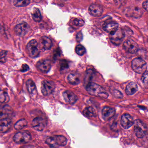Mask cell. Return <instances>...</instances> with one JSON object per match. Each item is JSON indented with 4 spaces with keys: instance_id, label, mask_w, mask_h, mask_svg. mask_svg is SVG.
<instances>
[{
    "instance_id": "cell-6",
    "label": "cell",
    "mask_w": 148,
    "mask_h": 148,
    "mask_svg": "<svg viewBox=\"0 0 148 148\" xmlns=\"http://www.w3.org/2000/svg\"><path fill=\"white\" fill-rule=\"evenodd\" d=\"M125 36L124 31L122 29H118L113 34L109 35V38L111 42L116 45H119L121 43Z\"/></svg>"
},
{
    "instance_id": "cell-3",
    "label": "cell",
    "mask_w": 148,
    "mask_h": 148,
    "mask_svg": "<svg viewBox=\"0 0 148 148\" xmlns=\"http://www.w3.org/2000/svg\"><path fill=\"white\" fill-rule=\"evenodd\" d=\"M132 68L136 73L142 74L147 71V62L143 59L141 58H136L132 61Z\"/></svg>"
},
{
    "instance_id": "cell-22",
    "label": "cell",
    "mask_w": 148,
    "mask_h": 148,
    "mask_svg": "<svg viewBox=\"0 0 148 148\" xmlns=\"http://www.w3.org/2000/svg\"><path fill=\"white\" fill-rule=\"evenodd\" d=\"M40 42L45 50H49L52 47L53 44L52 41L47 36H42L40 40Z\"/></svg>"
},
{
    "instance_id": "cell-21",
    "label": "cell",
    "mask_w": 148,
    "mask_h": 148,
    "mask_svg": "<svg viewBox=\"0 0 148 148\" xmlns=\"http://www.w3.org/2000/svg\"><path fill=\"white\" fill-rule=\"evenodd\" d=\"M138 90L137 84L134 82H131L126 87V92L127 95H132L135 94Z\"/></svg>"
},
{
    "instance_id": "cell-26",
    "label": "cell",
    "mask_w": 148,
    "mask_h": 148,
    "mask_svg": "<svg viewBox=\"0 0 148 148\" xmlns=\"http://www.w3.org/2000/svg\"><path fill=\"white\" fill-rule=\"evenodd\" d=\"M27 125H28V122L25 119H21L15 124L14 127L16 130H20L25 127Z\"/></svg>"
},
{
    "instance_id": "cell-43",
    "label": "cell",
    "mask_w": 148,
    "mask_h": 148,
    "mask_svg": "<svg viewBox=\"0 0 148 148\" xmlns=\"http://www.w3.org/2000/svg\"><path fill=\"white\" fill-rule=\"evenodd\" d=\"M108 1H109V0H108Z\"/></svg>"
},
{
    "instance_id": "cell-16",
    "label": "cell",
    "mask_w": 148,
    "mask_h": 148,
    "mask_svg": "<svg viewBox=\"0 0 148 148\" xmlns=\"http://www.w3.org/2000/svg\"><path fill=\"white\" fill-rule=\"evenodd\" d=\"M12 125V121L8 118L0 120V133H4L10 130Z\"/></svg>"
},
{
    "instance_id": "cell-42",
    "label": "cell",
    "mask_w": 148,
    "mask_h": 148,
    "mask_svg": "<svg viewBox=\"0 0 148 148\" xmlns=\"http://www.w3.org/2000/svg\"><path fill=\"white\" fill-rule=\"evenodd\" d=\"M59 53V52H58V51H57V53ZM56 55H57V54H55V55L56 56Z\"/></svg>"
},
{
    "instance_id": "cell-30",
    "label": "cell",
    "mask_w": 148,
    "mask_h": 148,
    "mask_svg": "<svg viewBox=\"0 0 148 148\" xmlns=\"http://www.w3.org/2000/svg\"><path fill=\"white\" fill-rule=\"evenodd\" d=\"M76 52L78 55L83 56L86 53V49L84 47L81 45H78L76 46L75 49Z\"/></svg>"
},
{
    "instance_id": "cell-13",
    "label": "cell",
    "mask_w": 148,
    "mask_h": 148,
    "mask_svg": "<svg viewBox=\"0 0 148 148\" xmlns=\"http://www.w3.org/2000/svg\"><path fill=\"white\" fill-rule=\"evenodd\" d=\"M89 12L93 16L98 17L102 14L103 8L102 6L99 4H93L89 7Z\"/></svg>"
},
{
    "instance_id": "cell-24",
    "label": "cell",
    "mask_w": 148,
    "mask_h": 148,
    "mask_svg": "<svg viewBox=\"0 0 148 148\" xmlns=\"http://www.w3.org/2000/svg\"><path fill=\"white\" fill-rule=\"evenodd\" d=\"M31 15L33 20L36 22H39L41 20V14L39 9L37 8H35L33 9Z\"/></svg>"
},
{
    "instance_id": "cell-20",
    "label": "cell",
    "mask_w": 148,
    "mask_h": 148,
    "mask_svg": "<svg viewBox=\"0 0 148 148\" xmlns=\"http://www.w3.org/2000/svg\"><path fill=\"white\" fill-rule=\"evenodd\" d=\"M11 113L12 109L8 105L0 106V120L8 118Z\"/></svg>"
},
{
    "instance_id": "cell-25",
    "label": "cell",
    "mask_w": 148,
    "mask_h": 148,
    "mask_svg": "<svg viewBox=\"0 0 148 148\" xmlns=\"http://www.w3.org/2000/svg\"><path fill=\"white\" fill-rule=\"evenodd\" d=\"M83 114L87 117H95L96 116V112L95 110L91 107H87L83 110Z\"/></svg>"
},
{
    "instance_id": "cell-10",
    "label": "cell",
    "mask_w": 148,
    "mask_h": 148,
    "mask_svg": "<svg viewBox=\"0 0 148 148\" xmlns=\"http://www.w3.org/2000/svg\"><path fill=\"white\" fill-rule=\"evenodd\" d=\"M134 119L129 114H124L122 116L120 120V123L123 127L127 129L134 125Z\"/></svg>"
},
{
    "instance_id": "cell-4",
    "label": "cell",
    "mask_w": 148,
    "mask_h": 148,
    "mask_svg": "<svg viewBox=\"0 0 148 148\" xmlns=\"http://www.w3.org/2000/svg\"><path fill=\"white\" fill-rule=\"evenodd\" d=\"M31 139V136L29 132L27 131L18 132L14 136V141L17 144H25L28 143Z\"/></svg>"
},
{
    "instance_id": "cell-9",
    "label": "cell",
    "mask_w": 148,
    "mask_h": 148,
    "mask_svg": "<svg viewBox=\"0 0 148 148\" xmlns=\"http://www.w3.org/2000/svg\"><path fill=\"white\" fill-rule=\"evenodd\" d=\"M36 68L38 70L43 73H47L51 67V62L49 60H42L36 63Z\"/></svg>"
},
{
    "instance_id": "cell-27",
    "label": "cell",
    "mask_w": 148,
    "mask_h": 148,
    "mask_svg": "<svg viewBox=\"0 0 148 148\" xmlns=\"http://www.w3.org/2000/svg\"><path fill=\"white\" fill-rule=\"evenodd\" d=\"M68 81L72 85H77L80 83V79L75 74H70L67 77Z\"/></svg>"
},
{
    "instance_id": "cell-37",
    "label": "cell",
    "mask_w": 148,
    "mask_h": 148,
    "mask_svg": "<svg viewBox=\"0 0 148 148\" xmlns=\"http://www.w3.org/2000/svg\"><path fill=\"white\" fill-rule=\"evenodd\" d=\"M29 69V67L27 65V64H23V65H22V68L21 69V72H26L27 71H28Z\"/></svg>"
},
{
    "instance_id": "cell-31",
    "label": "cell",
    "mask_w": 148,
    "mask_h": 148,
    "mask_svg": "<svg viewBox=\"0 0 148 148\" xmlns=\"http://www.w3.org/2000/svg\"><path fill=\"white\" fill-rule=\"evenodd\" d=\"M46 143L50 148H58V146L55 143L53 137H49L47 138Z\"/></svg>"
},
{
    "instance_id": "cell-40",
    "label": "cell",
    "mask_w": 148,
    "mask_h": 148,
    "mask_svg": "<svg viewBox=\"0 0 148 148\" xmlns=\"http://www.w3.org/2000/svg\"><path fill=\"white\" fill-rule=\"evenodd\" d=\"M23 148H35L34 147L32 146H27Z\"/></svg>"
},
{
    "instance_id": "cell-39",
    "label": "cell",
    "mask_w": 148,
    "mask_h": 148,
    "mask_svg": "<svg viewBox=\"0 0 148 148\" xmlns=\"http://www.w3.org/2000/svg\"><path fill=\"white\" fill-rule=\"evenodd\" d=\"M142 6H143V8L146 10L147 11L148 10V1H145L143 2V4H142Z\"/></svg>"
},
{
    "instance_id": "cell-5",
    "label": "cell",
    "mask_w": 148,
    "mask_h": 148,
    "mask_svg": "<svg viewBox=\"0 0 148 148\" xmlns=\"http://www.w3.org/2000/svg\"><path fill=\"white\" fill-rule=\"evenodd\" d=\"M28 53L30 57L32 58H36L40 54V50L38 48V44L36 40H30L27 46Z\"/></svg>"
},
{
    "instance_id": "cell-36",
    "label": "cell",
    "mask_w": 148,
    "mask_h": 148,
    "mask_svg": "<svg viewBox=\"0 0 148 148\" xmlns=\"http://www.w3.org/2000/svg\"><path fill=\"white\" fill-rule=\"evenodd\" d=\"M114 95L117 98H122L123 97V95L122 93L118 90H114Z\"/></svg>"
},
{
    "instance_id": "cell-38",
    "label": "cell",
    "mask_w": 148,
    "mask_h": 148,
    "mask_svg": "<svg viewBox=\"0 0 148 148\" xmlns=\"http://www.w3.org/2000/svg\"><path fill=\"white\" fill-rule=\"evenodd\" d=\"M76 40L78 42H80L83 39V35L81 32H80L77 34L76 36Z\"/></svg>"
},
{
    "instance_id": "cell-41",
    "label": "cell",
    "mask_w": 148,
    "mask_h": 148,
    "mask_svg": "<svg viewBox=\"0 0 148 148\" xmlns=\"http://www.w3.org/2000/svg\"><path fill=\"white\" fill-rule=\"evenodd\" d=\"M33 1H34L35 2H41V1H42V0H33Z\"/></svg>"
},
{
    "instance_id": "cell-11",
    "label": "cell",
    "mask_w": 148,
    "mask_h": 148,
    "mask_svg": "<svg viewBox=\"0 0 148 148\" xmlns=\"http://www.w3.org/2000/svg\"><path fill=\"white\" fill-rule=\"evenodd\" d=\"M29 27L28 23L25 22L22 23L17 24L15 27L14 30L16 34L19 36H23L28 33Z\"/></svg>"
},
{
    "instance_id": "cell-17",
    "label": "cell",
    "mask_w": 148,
    "mask_h": 148,
    "mask_svg": "<svg viewBox=\"0 0 148 148\" xmlns=\"http://www.w3.org/2000/svg\"><path fill=\"white\" fill-rule=\"evenodd\" d=\"M115 113V110L113 108L109 107H104L102 111L103 118L105 121L109 120L114 116Z\"/></svg>"
},
{
    "instance_id": "cell-34",
    "label": "cell",
    "mask_w": 148,
    "mask_h": 148,
    "mask_svg": "<svg viewBox=\"0 0 148 148\" xmlns=\"http://www.w3.org/2000/svg\"><path fill=\"white\" fill-rule=\"evenodd\" d=\"M73 23L75 26H78V27H82L84 25V22L83 20L81 18H76L73 21Z\"/></svg>"
},
{
    "instance_id": "cell-33",
    "label": "cell",
    "mask_w": 148,
    "mask_h": 148,
    "mask_svg": "<svg viewBox=\"0 0 148 148\" xmlns=\"http://www.w3.org/2000/svg\"><path fill=\"white\" fill-rule=\"evenodd\" d=\"M142 82L145 86H147L148 82V72L146 71L143 73V75L141 79Z\"/></svg>"
},
{
    "instance_id": "cell-1",
    "label": "cell",
    "mask_w": 148,
    "mask_h": 148,
    "mask_svg": "<svg viewBox=\"0 0 148 148\" xmlns=\"http://www.w3.org/2000/svg\"><path fill=\"white\" fill-rule=\"evenodd\" d=\"M87 91L92 95L107 99L109 96L108 94L101 86L94 82H89L86 87Z\"/></svg>"
},
{
    "instance_id": "cell-18",
    "label": "cell",
    "mask_w": 148,
    "mask_h": 148,
    "mask_svg": "<svg viewBox=\"0 0 148 148\" xmlns=\"http://www.w3.org/2000/svg\"><path fill=\"white\" fill-rule=\"evenodd\" d=\"M26 86L31 97L36 98L37 96V90L34 81L31 79H28L26 82Z\"/></svg>"
},
{
    "instance_id": "cell-8",
    "label": "cell",
    "mask_w": 148,
    "mask_h": 148,
    "mask_svg": "<svg viewBox=\"0 0 148 148\" xmlns=\"http://www.w3.org/2000/svg\"><path fill=\"white\" fill-rule=\"evenodd\" d=\"M123 48L130 53H136L138 52V46L137 43L133 40H128L124 42Z\"/></svg>"
},
{
    "instance_id": "cell-15",
    "label": "cell",
    "mask_w": 148,
    "mask_h": 148,
    "mask_svg": "<svg viewBox=\"0 0 148 148\" xmlns=\"http://www.w3.org/2000/svg\"><path fill=\"white\" fill-rule=\"evenodd\" d=\"M143 12L142 9L138 7H134L133 8H129L127 10L126 14L128 16H131L135 18L141 17L142 16Z\"/></svg>"
},
{
    "instance_id": "cell-23",
    "label": "cell",
    "mask_w": 148,
    "mask_h": 148,
    "mask_svg": "<svg viewBox=\"0 0 148 148\" xmlns=\"http://www.w3.org/2000/svg\"><path fill=\"white\" fill-rule=\"evenodd\" d=\"M53 138H54L55 143L58 147L59 146L64 147L67 144V138L63 136H53Z\"/></svg>"
},
{
    "instance_id": "cell-14",
    "label": "cell",
    "mask_w": 148,
    "mask_h": 148,
    "mask_svg": "<svg viewBox=\"0 0 148 148\" xmlns=\"http://www.w3.org/2000/svg\"><path fill=\"white\" fill-rule=\"evenodd\" d=\"M63 98L66 102L70 104H74L77 100V97L72 91L66 90L63 94Z\"/></svg>"
},
{
    "instance_id": "cell-19",
    "label": "cell",
    "mask_w": 148,
    "mask_h": 148,
    "mask_svg": "<svg viewBox=\"0 0 148 148\" xmlns=\"http://www.w3.org/2000/svg\"><path fill=\"white\" fill-rule=\"evenodd\" d=\"M119 28V25L116 23L114 22H109L106 23L103 25L104 30L107 33L112 34L115 32Z\"/></svg>"
},
{
    "instance_id": "cell-28",
    "label": "cell",
    "mask_w": 148,
    "mask_h": 148,
    "mask_svg": "<svg viewBox=\"0 0 148 148\" xmlns=\"http://www.w3.org/2000/svg\"><path fill=\"white\" fill-rule=\"evenodd\" d=\"M9 100V97L7 92L0 88V102L6 103L8 102Z\"/></svg>"
},
{
    "instance_id": "cell-35",
    "label": "cell",
    "mask_w": 148,
    "mask_h": 148,
    "mask_svg": "<svg viewBox=\"0 0 148 148\" xmlns=\"http://www.w3.org/2000/svg\"><path fill=\"white\" fill-rule=\"evenodd\" d=\"M7 51H0V62L3 63L6 61Z\"/></svg>"
},
{
    "instance_id": "cell-32",
    "label": "cell",
    "mask_w": 148,
    "mask_h": 148,
    "mask_svg": "<svg viewBox=\"0 0 148 148\" xmlns=\"http://www.w3.org/2000/svg\"><path fill=\"white\" fill-rule=\"evenodd\" d=\"M60 70L61 72L67 71L69 68L68 64L66 60H62L60 62Z\"/></svg>"
},
{
    "instance_id": "cell-7",
    "label": "cell",
    "mask_w": 148,
    "mask_h": 148,
    "mask_svg": "<svg viewBox=\"0 0 148 148\" xmlns=\"http://www.w3.org/2000/svg\"><path fill=\"white\" fill-rule=\"evenodd\" d=\"M55 89V84L51 81L44 80L41 83V91L43 95L45 96L52 94Z\"/></svg>"
},
{
    "instance_id": "cell-12",
    "label": "cell",
    "mask_w": 148,
    "mask_h": 148,
    "mask_svg": "<svg viewBox=\"0 0 148 148\" xmlns=\"http://www.w3.org/2000/svg\"><path fill=\"white\" fill-rule=\"evenodd\" d=\"M32 125L35 130L42 131L45 128V123L42 118L37 117L34 118L32 121Z\"/></svg>"
},
{
    "instance_id": "cell-2",
    "label": "cell",
    "mask_w": 148,
    "mask_h": 148,
    "mask_svg": "<svg viewBox=\"0 0 148 148\" xmlns=\"http://www.w3.org/2000/svg\"><path fill=\"white\" fill-rule=\"evenodd\" d=\"M134 130L138 138L144 137L147 132V127L142 121L137 119L134 121Z\"/></svg>"
},
{
    "instance_id": "cell-29",
    "label": "cell",
    "mask_w": 148,
    "mask_h": 148,
    "mask_svg": "<svg viewBox=\"0 0 148 148\" xmlns=\"http://www.w3.org/2000/svg\"><path fill=\"white\" fill-rule=\"evenodd\" d=\"M30 0H14L13 3L17 7H26L30 3Z\"/></svg>"
}]
</instances>
